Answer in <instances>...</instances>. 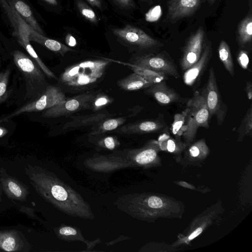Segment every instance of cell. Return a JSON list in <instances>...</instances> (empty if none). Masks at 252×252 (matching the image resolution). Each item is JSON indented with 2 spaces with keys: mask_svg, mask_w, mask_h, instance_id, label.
<instances>
[{
  "mask_svg": "<svg viewBox=\"0 0 252 252\" xmlns=\"http://www.w3.org/2000/svg\"><path fill=\"white\" fill-rule=\"evenodd\" d=\"M109 63L105 60H93L71 65L61 75V81L74 88L92 84L102 77Z\"/></svg>",
  "mask_w": 252,
  "mask_h": 252,
  "instance_id": "cell-1",
  "label": "cell"
},
{
  "mask_svg": "<svg viewBox=\"0 0 252 252\" xmlns=\"http://www.w3.org/2000/svg\"><path fill=\"white\" fill-rule=\"evenodd\" d=\"M188 114L186 120V130L183 134L187 142L192 141L199 127H210L209 110L203 94L196 91L187 102Z\"/></svg>",
  "mask_w": 252,
  "mask_h": 252,
  "instance_id": "cell-2",
  "label": "cell"
},
{
  "mask_svg": "<svg viewBox=\"0 0 252 252\" xmlns=\"http://www.w3.org/2000/svg\"><path fill=\"white\" fill-rule=\"evenodd\" d=\"M201 93L206 100L209 110L210 120L215 116L218 125L221 126L225 118L227 108L222 100L213 66L210 68L207 82Z\"/></svg>",
  "mask_w": 252,
  "mask_h": 252,
  "instance_id": "cell-3",
  "label": "cell"
},
{
  "mask_svg": "<svg viewBox=\"0 0 252 252\" xmlns=\"http://www.w3.org/2000/svg\"><path fill=\"white\" fill-rule=\"evenodd\" d=\"M66 99L65 94L59 88L54 86H48L39 98L0 119V123L7 121L23 113L48 109L63 102Z\"/></svg>",
  "mask_w": 252,
  "mask_h": 252,
  "instance_id": "cell-4",
  "label": "cell"
},
{
  "mask_svg": "<svg viewBox=\"0 0 252 252\" xmlns=\"http://www.w3.org/2000/svg\"><path fill=\"white\" fill-rule=\"evenodd\" d=\"M133 65L164 73L175 78L181 77L174 61L165 54H147L136 56Z\"/></svg>",
  "mask_w": 252,
  "mask_h": 252,
  "instance_id": "cell-5",
  "label": "cell"
},
{
  "mask_svg": "<svg viewBox=\"0 0 252 252\" xmlns=\"http://www.w3.org/2000/svg\"><path fill=\"white\" fill-rule=\"evenodd\" d=\"M112 31L119 39L141 50L155 51L162 46L159 41L143 30L130 25H126L122 28L114 29Z\"/></svg>",
  "mask_w": 252,
  "mask_h": 252,
  "instance_id": "cell-6",
  "label": "cell"
},
{
  "mask_svg": "<svg viewBox=\"0 0 252 252\" xmlns=\"http://www.w3.org/2000/svg\"><path fill=\"white\" fill-rule=\"evenodd\" d=\"M12 55L15 65L25 77L27 89L33 91L43 83L44 75L35 61L19 50L14 51Z\"/></svg>",
  "mask_w": 252,
  "mask_h": 252,
  "instance_id": "cell-7",
  "label": "cell"
},
{
  "mask_svg": "<svg viewBox=\"0 0 252 252\" xmlns=\"http://www.w3.org/2000/svg\"><path fill=\"white\" fill-rule=\"evenodd\" d=\"M95 96L92 94L78 95L46 109L42 116L48 118H57L80 110L91 109L93 100Z\"/></svg>",
  "mask_w": 252,
  "mask_h": 252,
  "instance_id": "cell-8",
  "label": "cell"
},
{
  "mask_svg": "<svg viewBox=\"0 0 252 252\" xmlns=\"http://www.w3.org/2000/svg\"><path fill=\"white\" fill-rule=\"evenodd\" d=\"M205 32L202 27L191 35L186 43L182 56L180 60V66L186 71L199 59L203 52L205 43Z\"/></svg>",
  "mask_w": 252,
  "mask_h": 252,
  "instance_id": "cell-9",
  "label": "cell"
},
{
  "mask_svg": "<svg viewBox=\"0 0 252 252\" xmlns=\"http://www.w3.org/2000/svg\"><path fill=\"white\" fill-rule=\"evenodd\" d=\"M212 55V43L210 40H206L203 52L198 61L185 71L183 79L187 86H192L200 80L208 66Z\"/></svg>",
  "mask_w": 252,
  "mask_h": 252,
  "instance_id": "cell-10",
  "label": "cell"
},
{
  "mask_svg": "<svg viewBox=\"0 0 252 252\" xmlns=\"http://www.w3.org/2000/svg\"><path fill=\"white\" fill-rule=\"evenodd\" d=\"M167 128L163 116L160 115L156 119L138 121L120 126L115 132L123 134H142L163 132Z\"/></svg>",
  "mask_w": 252,
  "mask_h": 252,
  "instance_id": "cell-11",
  "label": "cell"
},
{
  "mask_svg": "<svg viewBox=\"0 0 252 252\" xmlns=\"http://www.w3.org/2000/svg\"><path fill=\"white\" fill-rule=\"evenodd\" d=\"M144 93L153 97L160 105H168L172 103L183 104L189 99L182 97L173 89L169 87L165 80L153 84L146 88Z\"/></svg>",
  "mask_w": 252,
  "mask_h": 252,
  "instance_id": "cell-12",
  "label": "cell"
},
{
  "mask_svg": "<svg viewBox=\"0 0 252 252\" xmlns=\"http://www.w3.org/2000/svg\"><path fill=\"white\" fill-rule=\"evenodd\" d=\"M201 0H170L167 2V18L176 22L192 15L200 5Z\"/></svg>",
  "mask_w": 252,
  "mask_h": 252,
  "instance_id": "cell-13",
  "label": "cell"
},
{
  "mask_svg": "<svg viewBox=\"0 0 252 252\" xmlns=\"http://www.w3.org/2000/svg\"><path fill=\"white\" fill-rule=\"evenodd\" d=\"M5 0L31 28L37 32L42 35L44 34L43 31L34 17L31 7L24 0Z\"/></svg>",
  "mask_w": 252,
  "mask_h": 252,
  "instance_id": "cell-14",
  "label": "cell"
},
{
  "mask_svg": "<svg viewBox=\"0 0 252 252\" xmlns=\"http://www.w3.org/2000/svg\"><path fill=\"white\" fill-rule=\"evenodd\" d=\"M28 38L30 41L35 42L63 56L68 52L74 51L64 44L37 32L31 27L29 31Z\"/></svg>",
  "mask_w": 252,
  "mask_h": 252,
  "instance_id": "cell-15",
  "label": "cell"
},
{
  "mask_svg": "<svg viewBox=\"0 0 252 252\" xmlns=\"http://www.w3.org/2000/svg\"><path fill=\"white\" fill-rule=\"evenodd\" d=\"M29 31L12 34L17 39L19 43L26 50L32 59L49 77L57 79L56 76L43 63L32 46L28 38Z\"/></svg>",
  "mask_w": 252,
  "mask_h": 252,
  "instance_id": "cell-16",
  "label": "cell"
},
{
  "mask_svg": "<svg viewBox=\"0 0 252 252\" xmlns=\"http://www.w3.org/2000/svg\"><path fill=\"white\" fill-rule=\"evenodd\" d=\"M159 148L158 141L151 140L144 147L131 151L132 158L139 164H148L157 158Z\"/></svg>",
  "mask_w": 252,
  "mask_h": 252,
  "instance_id": "cell-17",
  "label": "cell"
},
{
  "mask_svg": "<svg viewBox=\"0 0 252 252\" xmlns=\"http://www.w3.org/2000/svg\"><path fill=\"white\" fill-rule=\"evenodd\" d=\"M0 6L8 18L13 29L12 34L29 30L30 27L5 0H0Z\"/></svg>",
  "mask_w": 252,
  "mask_h": 252,
  "instance_id": "cell-18",
  "label": "cell"
},
{
  "mask_svg": "<svg viewBox=\"0 0 252 252\" xmlns=\"http://www.w3.org/2000/svg\"><path fill=\"white\" fill-rule=\"evenodd\" d=\"M252 39V17L248 14L239 24L237 30V41L239 46L244 48Z\"/></svg>",
  "mask_w": 252,
  "mask_h": 252,
  "instance_id": "cell-19",
  "label": "cell"
},
{
  "mask_svg": "<svg viewBox=\"0 0 252 252\" xmlns=\"http://www.w3.org/2000/svg\"><path fill=\"white\" fill-rule=\"evenodd\" d=\"M118 84L120 88L126 91L146 89L153 84L135 72L119 80Z\"/></svg>",
  "mask_w": 252,
  "mask_h": 252,
  "instance_id": "cell-20",
  "label": "cell"
},
{
  "mask_svg": "<svg viewBox=\"0 0 252 252\" xmlns=\"http://www.w3.org/2000/svg\"><path fill=\"white\" fill-rule=\"evenodd\" d=\"M126 121V119L124 117L108 119L103 120L100 123L95 125L90 135H96L116 129L123 125Z\"/></svg>",
  "mask_w": 252,
  "mask_h": 252,
  "instance_id": "cell-21",
  "label": "cell"
},
{
  "mask_svg": "<svg viewBox=\"0 0 252 252\" xmlns=\"http://www.w3.org/2000/svg\"><path fill=\"white\" fill-rule=\"evenodd\" d=\"M219 56L225 68L232 77L234 75V66L229 45L222 40L218 48Z\"/></svg>",
  "mask_w": 252,
  "mask_h": 252,
  "instance_id": "cell-22",
  "label": "cell"
},
{
  "mask_svg": "<svg viewBox=\"0 0 252 252\" xmlns=\"http://www.w3.org/2000/svg\"><path fill=\"white\" fill-rule=\"evenodd\" d=\"M168 128L163 131L158 139L159 147L166 149L169 152H174L182 150L186 146V143L181 142L179 140L171 138L168 133Z\"/></svg>",
  "mask_w": 252,
  "mask_h": 252,
  "instance_id": "cell-23",
  "label": "cell"
},
{
  "mask_svg": "<svg viewBox=\"0 0 252 252\" xmlns=\"http://www.w3.org/2000/svg\"><path fill=\"white\" fill-rule=\"evenodd\" d=\"M132 69L134 72L139 74L152 84L158 83L168 79L167 75L150 69L132 64Z\"/></svg>",
  "mask_w": 252,
  "mask_h": 252,
  "instance_id": "cell-24",
  "label": "cell"
},
{
  "mask_svg": "<svg viewBox=\"0 0 252 252\" xmlns=\"http://www.w3.org/2000/svg\"><path fill=\"white\" fill-rule=\"evenodd\" d=\"M252 105L251 104L244 116L237 129L238 140L240 141L246 136H252Z\"/></svg>",
  "mask_w": 252,
  "mask_h": 252,
  "instance_id": "cell-25",
  "label": "cell"
},
{
  "mask_svg": "<svg viewBox=\"0 0 252 252\" xmlns=\"http://www.w3.org/2000/svg\"><path fill=\"white\" fill-rule=\"evenodd\" d=\"M187 114L188 108L186 107L182 112L174 115L170 130L175 135L180 136L186 130L185 123Z\"/></svg>",
  "mask_w": 252,
  "mask_h": 252,
  "instance_id": "cell-26",
  "label": "cell"
},
{
  "mask_svg": "<svg viewBox=\"0 0 252 252\" xmlns=\"http://www.w3.org/2000/svg\"><path fill=\"white\" fill-rule=\"evenodd\" d=\"M59 235L65 241H82L85 242L77 228L67 225H63L59 229Z\"/></svg>",
  "mask_w": 252,
  "mask_h": 252,
  "instance_id": "cell-27",
  "label": "cell"
},
{
  "mask_svg": "<svg viewBox=\"0 0 252 252\" xmlns=\"http://www.w3.org/2000/svg\"><path fill=\"white\" fill-rule=\"evenodd\" d=\"M106 116V115L105 114H98L93 115L92 116H89L86 120L74 119V120L66 123L65 125H64V127L66 128L68 127H75L83 126L93 125L92 122L95 124L96 122L97 123V122H101L103 121L101 120H103V119L106 118L107 116ZM95 125H96L95 124Z\"/></svg>",
  "mask_w": 252,
  "mask_h": 252,
  "instance_id": "cell-28",
  "label": "cell"
},
{
  "mask_svg": "<svg viewBox=\"0 0 252 252\" xmlns=\"http://www.w3.org/2000/svg\"><path fill=\"white\" fill-rule=\"evenodd\" d=\"M78 10L88 21L94 24L98 22V19L94 11L82 0H75Z\"/></svg>",
  "mask_w": 252,
  "mask_h": 252,
  "instance_id": "cell-29",
  "label": "cell"
},
{
  "mask_svg": "<svg viewBox=\"0 0 252 252\" xmlns=\"http://www.w3.org/2000/svg\"><path fill=\"white\" fill-rule=\"evenodd\" d=\"M9 74L10 70L8 69L0 73V104L7 97V88Z\"/></svg>",
  "mask_w": 252,
  "mask_h": 252,
  "instance_id": "cell-30",
  "label": "cell"
},
{
  "mask_svg": "<svg viewBox=\"0 0 252 252\" xmlns=\"http://www.w3.org/2000/svg\"><path fill=\"white\" fill-rule=\"evenodd\" d=\"M112 99L108 95L99 94L93 100L91 109L97 111L104 107L108 104L111 103Z\"/></svg>",
  "mask_w": 252,
  "mask_h": 252,
  "instance_id": "cell-31",
  "label": "cell"
},
{
  "mask_svg": "<svg viewBox=\"0 0 252 252\" xmlns=\"http://www.w3.org/2000/svg\"><path fill=\"white\" fill-rule=\"evenodd\" d=\"M98 143L100 146L111 150L114 149L119 145L117 137L113 136L103 138L99 140Z\"/></svg>",
  "mask_w": 252,
  "mask_h": 252,
  "instance_id": "cell-32",
  "label": "cell"
},
{
  "mask_svg": "<svg viewBox=\"0 0 252 252\" xmlns=\"http://www.w3.org/2000/svg\"><path fill=\"white\" fill-rule=\"evenodd\" d=\"M237 61L243 69H249V57L248 52L244 50H240L237 56Z\"/></svg>",
  "mask_w": 252,
  "mask_h": 252,
  "instance_id": "cell-33",
  "label": "cell"
},
{
  "mask_svg": "<svg viewBox=\"0 0 252 252\" xmlns=\"http://www.w3.org/2000/svg\"><path fill=\"white\" fill-rule=\"evenodd\" d=\"M114 2L119 7L128 9L135 7V4L133 0H113Z\"/></svg>",
  "mask_w": 252,
  "mask_h": 252,
  "instance_id": "cell-34",
  "label": "cell"
},
{
  "mask_svg": "<svg viewBox=\"0 0 252 252\" xmlns=\"http://www.w3.org/2000/svg\"><path fill=\"white\" fill-rule=\"evenodd\" d=\"M15 246V241L14 239L11 237L7 238L3 241L2 247L6 251L10 252L13 251Z\"/></svg>",
  "mask_w": 252,
  "mask_h": 252,
  "instance_id": "cell-35",
  "label": "cell"
},
{
  "mask_svg": "<svg viewBox=\"0 0 252 252\" xmlns=\"http://www.w3.org/2000/svg\"><path fill=\"white\" fill-rule=\"evenodd\" d=\"M9 190L12 192L16 196L20 197L22 194V190L20 187L15 183L11 181L8 184Z\"/></svg>",
  "mask_w": 252,
  "mask_h": 252,
  "instance_id": "cell-36",
  "label": "cell"
},
{
  "mask_svg": "<svg viewBox=\"0 0 252 252\" xmlns=\"http://www.w3.org/2000/svg\"><path fill=\"white\" fill-rule=\"evenodd\" d=\"M65 42L70 47H74L76 45L75 38L70 33L67 34L65 37Z\"/></svg>",
  "mask_w": 252,
  "mask_h": 252,
  "instance_id": "cell-37",
  "label": "cell"
},
{
  "mask_svg": "<svg viewBox=\"0 0 252 252\" xmlns=\"http://www.w3.org/2000/svg\"><path fill=\"white\" fill-rule=\"evenodd\" d=\"M245 90L248 98L251 100L252 98V83L251 81L246 83Z\"/></svg>",
  "mask_w": 252,
  "mask_h": 252,
  "instance_id": "cell-38",
  "label": "cell"
},
{
  "mask_svg": "<svg viewBox=\"0 0 252 252\" xmlns=\"http://www.w3.org/2000/svg\"><path fill=\"white\" fill-rule=\"evenodd\" d=\"M92 5L100 9H102V4L101 0H87Z\"/></svg>",
  "mask_w": 252,
  "mask_h": 252,
  "instance_id": "cell-39",
  "label": "cell"
},
{
  "mask_svg": "<svg viewBox=\"0 0 252 252\" xmlns=\"http://www.w3.org/2000/svg\"><path fill=\"white\" fill-rule=\"evenodd\" d=\"M201 232V228H199L192 233L189 237V240H191L197 236Z\"/></svg>",
  "mask_w": 252,
  "mask_h": 252,
  "instance_id": "cell-40",
  "label": "cell"
},
{
  "mask_svg": "<svg viewBox=\"0 0 252 252\" xmlns=\"http://www.w3.org/2000/svg\"><path fill=\"white\" fill-rule=\"evenodd\" d=\"M47 3L53 5V6H57L58 4V1L57 0H43Z\"/></svg>",
  "mask_w": 252,
  "mask_h": 252,
  "instance_id": "cell-41",
  "label": "cell"
},
{
  "mask_svg": "<svg viewBox=\"0 0 252 252\" xmlns=\"http://www.w3.org/2000/svg\"><path fill=\"white\" fill-rule=\"evenodd\" d=\"M6 129L4 127L0 126V137L6 133Z\"/></svg>",
  "mask_w": 252,
  "mask_h": 252,
  "instance_id": "cell-42",
  "label": "cell"
},
{
  "mask_svg": "<svg viewBox=\"0 0 252 252\" xmlns=\"http://www.w3.org/2000/svg\"><path fill=\"white\" fill-rule=\"evenodd\" d=\"M215 1L216 0H209V1L211 4H213Z\"/></svg>",
  "mask_w": 252,
  "mask_h": 252,
  "instance_id": "cell-43",
  "label": "cell"
},
{
  "mask_svg": "<svg viewBox=\"0 0 252 252\" xmlns=\"http://www.w3.org/2000/svg\"><path fill=\"white\" fill-rule=\"evenodd\" d=\"M141 0L147 1V0Z\"/></svg>",
  "mask_w": 252,
  "mask_h": 252,
  "instance_id": "cell-44",
  "label": "cell"
}]
</instances>
